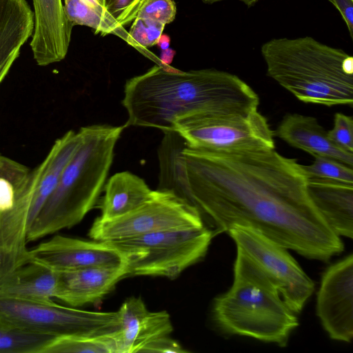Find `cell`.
I'll list each match as a JSON object with an SVG mask.
<instances>
[{"mask_svg": "<svg viewBox=\"0 0 353 353\" xmlns=\"http://www.w3.org/2000/svg\"><path fill=\"white\" fill-rule=\"evenodd\" d=\"M181 140L169 134L162 141L159 188L194 207L214 236L248 226L309 259L327 262L343 251L341 237L313 203L297 159L274 149H192Z\"/></svg>", "mask_w": 353, "mask_h": 353, "instance_id": "1", "label": "cell"}, {"mask_svg": "<svg viewBox=\"0 0 353 353\" xmlns=\"http://www.w3.org/2000/svg\"><path fill=\"white\" fill-rule=\"evenodd\" d=\"M121 100L128 126L173 132L179 119L256 111L257 94L239 77L215 69L181 71L155 64L125 81Z\"/></svg>", "mask_w": 353, "mask_h": 353, "instance_id": "2", "label": "cell"}, {"mask_svg": "<svg viewBox=\"0 0 353 353\" xmlns=\"http://www.w3.org/2000/svg\"><path fill=\"white\" fill-rule=\"evenodd\" d=\"M125 125L94 124L81 128V144L30 226L27 243L82 221L97 203L112 164L114 148Z\"/></svg>", "mask_w": 353, "mask_h": 353, "instance_id": "3", "label": "cell"}, {"mask_svg": "<svg viewBox=\"0 0 353 353\" xmlns=\"http://www.w3.org/2000/svg\"><path fill=\"white\" fill-rule=\"evenodd\" d=\"M267 74L299 100L353 104V57L311 37L272 39L261 48Z\"/></svg>", "mask_w": 353, "mask_h": 353, "instance_id": "4", "label": "cell"}, {"mask_svg": "<svg viewBox=\"0 0 353 353\" xmlns=\"http://www.w3.org/2000/svg\"><path fill=\"white\" fill-rule=\"evenodd\" d=\"M213 320L223 332L285 347L299 320L260 268L236 247L230 288L214 300Z\"/></svg>", "mask_w": 353, "mask_h": 353, "instance_id": "5", "label": "cell"}, {"mask_svg": "<svg viewBox=\"0 0 353 353\" xmlns=\"http://www.w3.org/2000/svg\"><path fill=\"white\" fill-rule=\"evenodd\" d=\"M213 236L212 230L202 225L104 242L121 254L128 276L174 279L205 256Z\"/></svg>", "mask_w": 353, "mask_h": 353, "instance_id": "6", "label": "cell"}, {"mask_svg": "<svg viewBox=\"0 0 353 353\" xmlns=\"http://www.w3.org/2000/svg\"><path fill=\"white\" fill-rule=\"evenodd\" d=\"M173 132L192 149L226 152L274 149V132L258 110L248 114L181 118L174 123Z\"/></svg>", "mask_w": 353, "mask_h": 353, "instance_id": "7", "label": "cell"}, {"mask_svg": "<svg viewBox=\"0 0 353 353\" xmlns=\"http://www.w3.org/2000/svg\"><path fill=\"white\" fill-rule=\"evenodd\" d=\"M202 225L194 207L172 191L158 188L149 201L128 214L108 220L97 218L88 235L94 241H110Z\"/></svg>", "mask_w": 353, "mask_h": 353, "instance_id": "8", "label": "cell"}, {"mask_svg": "<svg viewBox=\"0 0 353 353\" xmlns=\"http://www.w3.org/2000/svg\"><path fill=\"white\" fill-rule=\"evenodd\" d=\"M0 316L8 323L54 337L116 330L117 312H94L48 303L0 299Z\"/></svg>", "mask_w": 353, "mask_h": 353, "instance_id": "9", "label": "cell"}, {"mask_svg": "<svg viewBox=\"0 0 353 353\" xmlns=\"http://www.w3.org/2000/svg\"><path fill=\"white\" fill-rule=\"evenodd\" d=\"M228 234L274 285L289 308L300 313L314 283L287 249L250 227L236 225Z\"/></svg>", "mask_w": 353, "mask_h": 353, "instance_id": "10", "label": "cell"}, {"mask_svg": "<svg viewBox=\"0 0 353 353\" xmlns=\"http://www.w3.org/2000/svg\"><path fill=\"white\" fill-rule=\"evenodd\" d=\"M316 315L333 340L350 343L353 338V254L329 266L316 295Z\"/></svg>", "mask_w": 353, "mask_h": 353, "instance_id": "11", "label": "cell"}, {"mask_svg": "<svg viewBox=\"0 0 353 353\" xmlns=\"http://www.w3.org/2000/svg\"><path fill=\"white\" fill-rule=\"evenodd\" d=\"M124 261L121 254L106 242L62 235H55L28 250L27 256V263H36L57 272Z\"/></svg>", "mask_w": 353, "mask_h": 353, "instance_id": "12", "label": "cell"}, {"mask_svg": "<svg viewBox=\"0 0 353 353\" xmlns=\"http://www.w3.org/2000/svg\"><path fill=\"white\" fill-rule=\"evenodd\" d=\"M117 312L119 326L111 332L116 353L141 352L148 344L173 330L167 312L148 310L139 297L126 299Z\"/></svg>", "mask_w": 353, "mask_h": 353, "instance_id": "13", "label": "cell"}, {"mask_svg": "<svg viewBox=\"0 0 353 353\" xmlns=\"http://www.w3.org/2000/svg\"><path fill=\"white\" fill-rule=\"evenodd\" d=\"M34 28L30 47L37 64L46 66L65 59L73 25L65 14L63 0H32Z\"/></svg>", "mask_w": 353, "mask_h": 353, "instance_id": "14", "label": "cell"}, {"mask_svg": "<svg viewBox=\"0 0 353 353\" xmlns=\"http://www.w3.org/2000/svg\"><path fill=\"white\" fill-rule=\"evenodd\" d=\"M58 273L54 297L74 307L101 301L128 276L125 261L114 265L92 266Z\"/></svg>", "mask_w": 353, "mask_h": 353, "instance_id": "15", "label": "cell"}, {"mask_svg": "<svg viewBox=\"0 0 353 353\" xmlns=\"http://www.w3.org/2000/svg\"><path fill=\"white\" fill-rule=\"evenodd\" d=\"M309 195L329 227L339 236L353 237V183L308 178Z\"/></svg>", "mask_w": 353, "mask_h": 353, "instance_id": "16", "label": "cell"}, {"mask_svg": "<svg viewBox=\"0 0 353 353\" xmlns=\"http://www.w3.org/2000/svg\"><path fill=\"white\" fill-rule=\"evenodd\" d=\"M275 134L290 145L313 156L332 158L347 165H353V152L332 143L326 131L313 117L287 114Z\"/></svg>", "mask_w": 353, "mask_h": 353, "instance_id": "17", "label": "cell"}, {"mask_svg": "<svg viewBox=\"0 0 353 353\" xmlns=\"http://www.w3.org/2000/svg\"><path fill=\"white\" fill-rule=\"evenodd\" d=\"M34 28V12L26 0H0V85Z\"/></svg>", "mask_w": 353, "mask_h": 353, "instance_id": "18", "label": "cell"}, {"mask_svg": "<svg viewBox=\"0 0 353 353\" xmlns=\"http://www.w3.org/2000/svg\"><path fill=\"white\" fill-rule=\"evenodd\" d=\"M59 273L36 263H28L8 274L0 284V299L31 302L52 301Z\"/></svg>", "mask_w": 353, "mask_h": 353, "instance_id": "19", "label": "cell"}, {"mask_svg": "<svg viewBox=\"0 0 353 353\" xmlns=\"http://www.w3.org/2000/svg\"><path fill=\"white\" fill-rule=\"evenodd\" d=\"M103 190L99 216L103 220L115 219L134 210L149 201L155 192L143 179L129 171L112 176Z\"/></svg>", "mask_w": 353, "mask_h": 353, "instance_id": "20", "label": "cell"}, {"mask_svg": "<svg viewBox=\"0 0 353 353\" xmlns=\"http://www.w3.org/2000/svg\"><path fill=\"white\" fill-rule=\"evenodd\" d=\"M63 6L67 18L73 26H85L101 35L117 36L156 64L162 65L159 57L134 41L125 28L112 17L99 0H63Z\"/></svg>", "mask_w": 353, "mask_h": 353, "instance_id": "21", "label": "cell"}, {"mask_svg": "<svg viewBox=\"0 0 353 353\" xmlns=\"http://www.w3.org/2000/svg\"><path fill=\"white\" fill-rule=\"evenodd\" d=\"M54 338L14 326L0 316V353H42Z\"/></svg>", "mask_w": 353, "mask_h": 353, "instance_id": "22", "label": "cell"}, {"mask_svg": "<svg viewBox=\"0 0 353 353\" xmlns=\"http://www.w3.org/2000/svg\"><path fill=\"white\" fill-rule=\"evenodd\" d=\"M111 332L57 336L42 353H116Z\"/></svg>", "mask_w": 353, "mask_h": 353, "instance_id": "23", "label": "cell"}, {"mask_svg": "<svg viewBox=\"0 0 353 353\" xmlns=\"http://www.w3.org/2000/svg\"><path fill=\"white\" fill-rule=\"evenodd\" d=\"M30 172L24 165L8 157H4L0 161V216L13 207Z\"/></svg>", "mask_w": 353, "mask_h": 353, "instance_id": "24", "label": "cell"}, {"mask_svg": "<svg viewBox=\"0 0 353 353\" xmlns=\"http://www.w3.org/2000/svg\"><path fill=\"white\" fill-rule=\"evenodd\" d=\"M314 161L303 168L308 178L316 177L353 183L352 167L332 158L314 156Z\"/></svg>", "mask_w": 353, "mask_h": 353, "instance_id": "25", "label": "cell"}, {"mask_svg": "<svg viewBox=\"0 0 353 353\" xmlns=\"http://www.w3.org/2000/svg\"><path fill=\"white\" fill-rule=\"evenodd\" d=\"M165 24L149 18L137 17L128 32L134 41L147 49L154 45L163 34Z\"/></svg>", "mask_w": 353, "mask_h": 353, "instance_id": "26", "label": "cell"}, {"mask_svg": "<svg viewBox=\"0 0 353 353\" xmlns=\"http://www.w3.org/2000/svg\"><path fill=\"white\" fill-rule=\"evenodd\" d=\"M122 26L130 25L137 17L145 0H99Z\"/></svg>", "mask_w": 353, "mask_h": 353, "instance_id": "27", "label": "cell"}, {"mask_svg": "<svg viewBox=\"0 0 353 353\" xmlns=\"http://www.w3.org/2000/svg\"><path fill=\"white\" fill-rule=\"evenodd\" d=\"M176 14L174 0H145L137 17L149 18L166 25L174 21Z\"/></svg>", "mask_w": 353, "mask_h": 353, "instance_id": "28", "label": "cell"}, {"mask_svg": "<svg viewBox=\"0 0 353 353\" xmlns=\"http://www.w3.org/2000/svg\"><path fill=\"white\" fill-rule=\"evenodd\" d=\"M330 141L341 148L353 152V119L352 117L336 113L334 127L327 131Z\"/></svg>", "mask_w": 353, "mask_h": 353, "instance_id": "29", "label": "cell"}, {"mask_svg": "<svg viewBox=\"0 0 353 353\" xmlns=\"http://www.w3.org/2000/svg\"><path fill=\"white\" fill-rule=\"evenodd\" d=\"M141 352L184 353L187 351L177 341L165 336L148 344Z\"/></svg>", "mask_w": 353, "mask_h": 353, "instance_id": "30", "label": "cell"}, {"mask_svg": "<svg viewBox=\"0 0 353 353\" xmlns=\"http://www.w3.org/2000/svg\"><path fill=\"white\" fill-rule=\"evenodd\" d=\"M339 10L353 38V0H329Z\"/></svg>", "mask_w": 353, "mask_h": 353, "instance_id": "31", "label": "cell"}, {"mask_svg": "<svg viewBox=\"0 0 353 353\" xmlns=\"http://www.w3.org/2000/svg\"><path fill=\"white\" fill-rule=\"evenodd\" d=\"M175 54L176 51L169 47L167 49L161 50L159 59L163 65H170L173 61Z\"/></svg>", "mask_w": 353, "mask_h": 353, "instance_id": "32", "label": "cell"}, {"mask_svg": "<svg viewBox=\"0 0 353 353\" xmlns=\"http://www.w3.org/2000/svg\"><path fill=\"white\" fill-rule=\"evenodd\" d=\"M170 38L165 34H162L159 37L157 45L161 50H165L169 48Z\"/></svg>", "mask_w": 353, "mask_h": 353, "instance_id": "33", "label": "cell"}, {"mask_svg": "<svg viewBox=\"0 0 353 353\" xmlns=\"http://www.w3.org/2000/svg\"><path fill=\"white\" fill-rule=\"evenodd\" d=\"M203 3L206 4H213L225 0H201ZM243 2L248 8L254 6L259 0H238Z\"/></svg>", "mask_w": 353, "mask_h": 353, "instance_id": "34", "label": "cell"}, {"mask_svg": "<svg viewBox=\"0 0 353 353\" xmlns=\"http://www.w3.org/2000/svg\"><path fill=\"white\" fill-rule=\"evenodd\" d=\"M7 276L8 275L4 265L3 258L1 252H0V284Z\"/></svg>", "mask_w": 353, "mask_h": 353, "instance_id": "35", "label": "cell"}, {"mask_svg": "<svg viewBox=\"0 0 353 353\" xmlns=\"http://www.w3.org/2000/svg\"><path fill=\"white\" fill-rule=\"evenodd\" d=\"M4 156L0 154V161L3 159Z\"/></svg>", "mask_w": 353, "mask_h": 353, "instance_id": "36", "label": "cell"}]
</instances>
